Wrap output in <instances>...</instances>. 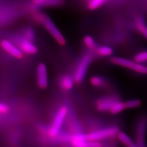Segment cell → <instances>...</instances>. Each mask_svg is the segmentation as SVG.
I'll return each mask as SVG.
<instances>
[{
  "label": "cell",
  "instance_id": "5bb4252c",
  "mask_svg": "<svg viewBox=\"0 0 147 147\" xmlns=\"http://www.w3.org/2000/svg\"><path fill=\"white\" fill-rule=\"evenodd\" d=\"M73 79L70 76H68V75L63 76L61 80V86L64 89H70L73 87Z\"/></svg>",
  "mask_w": 147,
  "mask_h": 147
},
{
  "label": "cell",
  "instance_id": "5b68a950",
  "mask_svg": "<svg viewBox=\"0 0 147 147\" xmlns=\"http://www.w3.org/2000/svg\"><path fill=\"white\" fill-rule=\"evenodd\" d=\"M40 21L44 24L47 30L60 44H64L65 43V39L62 34L47 16L42 14Z\"/></svg>",
  "mask_w": 147,
  "mask_h": 147
},
{
  "label": "cell",
  "instance_id": "cb8c5ba5",
  "mask_svg": "<svg viewBox=\"0 0 147 147\" xmlns=\"http://www.w3.org/2000/svg\"><path fill=\"white\" fill-rule=\"evenodd\" d=\"M91 82L92 83V84L96 86H100L104 83V80L101 79L100 77H98V76H95L93 77L92 80H91Z\"/></svg>",
  "mask_w": 147,
  "mask_h": 147
},
{
  "label": "cell",
  "instance_id": "7c38bea8",
  "mask_svg": "<svg viewBox=\"0 0 147 147\" xmlns=\"http://www.w3.org/2000/svg\"><path fill=\"white\" fill-rule=\"evenodd\" d=\"M118 138L121 142L127 147H138L136 143L124 132L118 134Z\"/></svg>",
  "mask_w": 147,
  "mask_h": 147
},
{
  "label": "cell",
  "instance_id": "9c48e42d",
  "mask_svg": "<svg viewBox=\"0 0 147 147\" xmlns=\"http://www.w3.org/2000/svg\"><path fill=\"white\" fill-rule=\"evenodd\" d=\"M1 47L8 53L16 58H21L22 56V53L21 50L16 47V46L7 39H3L1 42Z\"/></svg>",
  "mask_w": 147,
  "mask_h": 147
},
{
  "label": "cell",
  "instance_id": "2e32d148",
  "mask_svg": "<svg viewBox=\"0 0 147 147\" xmlns=\"http://www.w3.org/2000/svg\"><path fill=\"white\" fill-rule=\"evenodd\" d=\"M126 107L125 104L118 101L111 109V112L113 114H117L124 110Z\"/></svg>",
  "mask_w": 147,
  "mask_h": 147
},
{
  "label": "cell",
  "instance_id": "7402d4cb",
  "mask_svg": "<svg viewBox=\"0 0 147 147\" xmlns=\"http://www.w3.org/2000/svg\"><path fill=\"white\" fill-rule=\"evenodd\" d=\"M84 43L87 47L90 49H93L95 47V43L94 40L92 37L90 36H86L84 38Z\"/></svg>",
  "mask_w": 147,
  "mask_h": 147
},
{
  "label": "cell",
  "instance_id": "52a82bcc",
  "mask_svg": "<svg viewBox=\"0 0 147 147\" xmlns=\"http://www.w3.org/2000/svg\"><path fill=\"white\" fill-rule=\"evenodd\" d=\"M92 58V55L91 54H87L81 60L75 74V79L77 82H81L84 78Z\"/></svg>",
  "mask_w": 147,
  "mask_h": 147
},
{
  "label": "cell",
  "instance_id": "e0dca14e",
  "mask_svg": "<svg viewBox=\"0 0 147 147\" xmlns=\"http://www.w3.org/2000/svg\"><path fill=\"white\" fill-rule=\"evenodd\" d=\"M98 53L102 56H108L113 53V50L109 47H100L97 49L96 50Z\"/></svg>",
  "mask_w": 147,
  "mask_h": 147
},
{
  "label": "cell",
  "instance_id": "44dd1931",
  "mask_svg": "<svg viewBox=\"0 0 147 147\" xmlns=\"http://www.w3.org/2000/svg\"><path fill=\"white\" fill-rule=\"evenodd\" d=\"M105 1L106 0H90L89 2V8L91 9H96L102 5Z\"/></svg>",
  "mask_w": 147,
  "mask_h": 147
},
{
  "label": "cell",
  "instance_id": "7a4b0ae2",
  "mask_svg": "<svg viewBox=\"0 0 147 147\" xmlns=\"http://www.w3.org/2000/svg\"><path fill=\"white\" fill-rule=\"evenodd\" d=\"M147 130V119L143 117L137 123L135 129V142L138 147H147L146 132Z\"/></svg>",
  "mask_w": 147,
  "mask_h": 147
},
{
  "label": "cell",
  "instance_id": "30bf717a",
  "mask_svg": "<svg viewBox=\"0 0 147 147\" xmlns=\"http://www.w3.org/2000/svg\"><path fill=\"white\" fill-rule=\"evenodd\" d=\"M119 101L116 96H107L101 99L98 102L99 110L102 111L111 110L112 107Z\"/></svg>",
  "mask_w": 147,
  "mask_h": 147
},
{
  "label": "cell",
  "instance_id": "ac0fdd59",
  "mask_svg": "<svg viewBox=\"0 0 147 147\" xmlns=\"http://www.w3.org/2000/svg\"><path fill=\"white\" fill-rule=\"evenodd\" d=\"M56 137H57L59 141L61 142H71L73 140L74 136L69 133H59L58 135Z\"/></svg>",
  "mask_w": 147,
  "mask_h": 147
},
{
  "label": "cell",
  "instance_id": "9a60e30c",
  "mask_svg": "<svg viewBox=\"0 0 147 147\" xmlns=\"http://www.w3.org/2000/svg\"><path fill=\"white\" fill-rule=\"evenodd\" d=\"M134 61L143 64L147 62V51H142L137 53L134 56Z\"/></svg>",
  "mask_w": 147,
  "mask_h": 147
},
{
  "label": "cell",
  "instance_id": "603a6c76",
  "mask_svg": "<svg viewBox=\"0 0 147 147\" xmlns=\"http://www.w3.org/2000/svg\"><path fill=\"white\" fill-rule=\"evenodd\" d=\"M63 2V0H48L42 5L44 6H56L60 5Z\"/></svg>",
  "mask_w": 147,
  "mask_h": 147
},
{
  "label": "cell",
  "instance_id": "4fadbf2b",
  "mask_svg": "<svg viewBox=\"0 0 147 147\" xmlns=\"http://www.w3.org/2000/svg\"><path fill=\"white\" fill-rule=\"evenodd\" d=\"M135 26L137 30L147 39V25L142 18L138 17L137 18Z\"/></svg>",
  "mask_w": 147,
  "mask_h": 147
},
{
  "label": "cell",
  "instance_id": "484cf974",
  "mask_svg": "<svg viewBox=\"0 0 147 147\" xmlns=\"http://www.w3.org/2000/svg\"><path fill=\"white\" fill-rule=\"evenodd\" d=\"M48 0H33V2L38 5H42L43 3L46 2Z\"/></svg>",
  "mask_w": 147,
  "mask_h": 147
},
{
  "label": "cell",
  "instance_id": "d4e9b609",
  "mask_svg": "<svg viewBox=\"0 0 147 147\" xmlns=\"http://www.w3.org/2000/svg\"><path fill=\"white\" fill-rule=\"evenodd\" d=\"M0 111L2 113H5L8 111V106L2 102L0 105Z\"/></svg>",
  "mask_w": 147,
  "mask_h": 147
},
{
  "label": "cell",
  "instance_id": "6da1fadb",
  "mask_svg": "<svg viewBox=\"0 0 147 147\" xmlns=\"http://www.w3.org/2000/svg\"><path fill=\"white\" fill-rule=\"evenodd\" d=\"M111 62L113 64L131 69L138 73L147 75V65L138 63L126 58L119 57H115L111 59Z\"/></svg>",
  "mask_w": 147,
  "mask_h": 147
},
{
  "label": "cell",
  "instance_id": "8fae6325",
  "mask_svg": "<svg viewBox=\"0 0 147 147\" xmlns=\"http://www.w3.org/2000/svg\"><path fill=\"white\" fill-rule=\"evenodd\" d=\"M37 78L39 86L42 88H45L47 84V70L46 66L42 63L38 67Z\"/></svg>",
  "mask_w": 147,
  "mask_h": 147
},
{
  "label": "cell",
  "instance_id": "d6986e66",
  "mask_svg": "<svg viewBox=\"0 0 147 147\" xmlns=\"http://www.w3.org/2000/svg\"><path fill=\"white\" fill-rule=\"evenodd\" d=\"M24 37L26 38L28 40L33 42L35 39V33L33 29L31 27H27L24 32Z\"/></svg>",
  "mask_w": 147,
  "mask_h": 147
},
{
  "label": "cell",
  "instance_id": "8992f818",
  "mask_svg": "<svg viewBox=\"0 0 147 147\" xmlns=\"http://www.w3.org/2000/svg\"><path fill=\"white\" fill-rule=\"evenodd\" d=\"M71 143L74 147H101L99 143L89 140L87 135L81 133H78L74 135Z\"/></svg>",
  "mask_w": 147,
  "mask_h": 147
},
{
  "label": "cell",
  "instance_id": "277c9868",
  "mask_svg": "<svg viewBox=\"0 0 147 147\" xmlns=\"http://www.w3.org/2000/svg\"><path fill=\"white\" fill-rule=\"evenodd\" d=\"M119 133L117 126H111L100 130L93 132L87 135L88 139L91 141H98L110 137L115 136Z\"/></svg>",
  "mask_w": 147,
  "mask_h": 147
},
{
  "label": "cell",
  "instance_id": "3957f363",
  "mask_svg": "<svg viewBox=\"0 0 147 147\" xmlns=\"http://www.w3.org/2000/svg\"><path fill=\"white\" fill-rule=\"evenodd\" d=\"M67 111V109L65 107H62L58 111L53 122V125L49 129L48 132L50 136L56 137L59 134Z\"/></svg>",
  "mask_w": 147,
  "mask_h": 147
},
{
  "label": "cell",
  "instance_id": "ffe728a7",
  "mask_svg": "<svg viewBox=\"0 0 147 147\" xmlns=\"http://www.w3.org/2000/svg\"><path fill=\"white\" fill-rule=\"evenodd\" d=\"M126 108L128 109H135L139 107L141 105V101L137 99L128 100L125 103Z\"/></svg>",
  "mask_w": 147,
  "mask_h": 147
},
{
  "label": "cell",
  "instance_id": "ba28073f",
  "mask_svg": "<svg viewBox=\"0 0 147 147\" xmlns=\"http://www.w3.org/2000/svg\"><path fill=\"white\" fill-rule=\"evenodd\" d=\"M15 41L18 43L19 49L24 53L28 54H33L37 52V48L32 43L25 37L16 38Z\"/></svg>",
  "mask_w": 147,
  "mask_h": 147
}]
</instances>
